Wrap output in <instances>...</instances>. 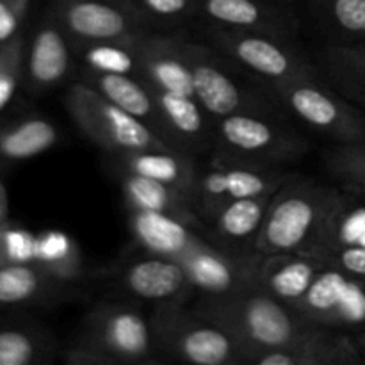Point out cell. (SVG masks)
<instances>
[{"label":"cell","mask_w":365,"mask_h":365,"mask_svg":"<svg viewBox=\"0 0 365 365\" xmlns=\"http://www.w3.org/2000/svg\"><path fill=\"white\" fill-rule=\"evenodd\" d=\"M310 323L335 330H365V282L334 266H324L296 307Z\"/></svg>","instance_id":"cell-11"},{"label":"cell","mask_w":365,"mask_h":365,"mask_svg":"<svg viewBox=\"0 0 365 365\" xmlns=\"http://www.w3.org/2000/svg\"><path fill=\"white\" fill-rule=\"evenodd\" d=\"M353 339H355V344H356V349H359L360 360H362V364L365 365V330L353 334Z\"/></svg>","instance_id":"cell-41"},{"label":"cell","mask_w":365,"mask_h":365,"mask_svg":"<svg viewBox=\"0 0 365 365\" xmlns=\"http://www.w3.org/2000/svg\"><path fill=\"white\" fill-rule=\"evenodd\" d=\"M135 43H75L73 50H77L78 56L82 57L88 71H95V73L134 75L139 73V56Z\"/></svg>","instance_id":"cell-32"},{"label":"cell","mask_w":365,"mask_h":365,"mask_svg":"<svg viewBox=\"0 0 365 365\" xmlns=\"http://www.w3.org/2000/svg\"><path fill=\"white\" fill-rule=\"evenodd\" d=\"M128 6L146 25L150 21L178 24L196 16L198 0H128Z\"/></svg>","instance_id":"cell-36"},{"label":"cell","mask_w":365,"mask_h":365,"mask_svg":"<svg viewBox=\"0 0 365 365\" xmlns=\"http://www.w3.org/2000/svg\"><path fill=\"white\" fill-rule=\"evenodd\" d=\"M64 284L34 264L0 267V310L25 309L57 298Z\"/></svg>","instance_id":"cell-25"},{"label":"cell","mask_w":365,"mask_h":365,"mask_svg":"<svg viewBox=\"0 0 365 365\" xmlns=\"http://www.w3.org/2000/svg\"><path fill=\"white\" fill-rule=\"evenodd\" d=\"M82 81L98 93H102L114 106L121 107L132 116L148 123L164 138L155 95H153V89L143 78H135L134 75L95 73V71L86 70Z\"/></svg>","instance_id":"cell-23"},{"label":"cell","mask_w":365,"mask_h":365,"mask_svg":"<svg viewBox=\"0 0 365 365\" xmlns=\"http://www.w3.org/2000/svg\"><path fill=\"white\" fill-rule=\"evenodd\" d=\"M152 327L157 353L168 360L192 365L248 364L241 346L223 327L185 310L180 303L157 305Z\"/></svg>","instance_id":"cell-4"},{"label":"cell","mask_w":365,"mask_h":365,"mask_svg":"<svg viewBox=\"0 0 365 365\" xmlns=\"http://www.w3.org/2000/svg\"><path fill=\"white\" fill-rule=\"evenodd\" d=\"M34 266L61 284L75 282L82 274V255L71 235L61 230L36 234Z\"/></svg>","instance_id":"cell-30"},{"label":"cell","mask_w":365,"mask_h":365,"mask_svg":"<svg viewBox=\"0 0 365 365\" xmlns=\"http://www.w3.org/2000/svg\"><path fill=\"white\" fill-rule=\"evenodd\" d=\"M52 16L71 43L123 41L145 38L146 24L128 4L118 0H57Z\"/></svg>","instance_id":"cell-10"},{"label":"cell","mask_w":365,"mask_h":365,"mask_svg":"<svg viewBox=\"0 0 365 365\" xmlns=\"http://www.w3.org/2000/svg\"><path fill=\"white\" fill-rule=\"evenodd\" d=\"M73 43L53 16L43 21L25 52L24 81L29 91L43 93L56 88L71 70Z\"/></svg>","instance_id":"cell-15"},{"label":"cell","mask_w":365,"mask_h":365,"mask_svg":"<svg viewBox=\"0 0 365 365\" xmlns=\"http://www.w3.org/2000/svg\"><path fill=\"white\" fill-rule=\"evenodd\" d=\"M130 232L139 248L148 255L178 260L191 250L202 235L192 230V225L177 216L150 210H130Z\"/></svg>","instance_id":"cell-20"},{"label":"cell","mask_w":365,"mask_h":365,"mask_svg":"<svg viewBox=\"0 0 365 365\" xmlns=\"http://www.w3.org/2000/svg\"><path fill=\"white\" fill-rule=\"evenodd\" d=\"M59 141V128L45 116H27L0 127V164L21 163L48 152Z\"/></svg>","instance_id":"cell-27"},{"label":"cell","mask_w":365,"mask_h":365,"mask_svg":"<svg viewBox=\"0 0 365 365\" xmlns=\"http://www.w3.org/2000/svg\"><path fill=\"white\" fill-rule=\"evenodd\" d=\"M139 75L150 88L175 95L195 96V84L187 59L182 52V39L148 36L135 43Z\"/></svg>","instance_id":"cell-17"},{"label":"cell","mask_w":365,"mask_h":365,"mask_svg":"<svg viewBox=\"0 0 365 365\" xmlns=\"http://www.w3.org/2000/svg\"><path fill=\"white\" fill-rule=\"evenodd\" d=\"M182 52L191 68L195 98L214 120L217 121L235 113L271 114L266 100L239 86L221 66L212 50L196 43L182 41Z\"/></svg>","instance_id":"cell-12"},{"label":"cell","mask_w":365,"mask_h":365,"mask_svg":"<svg viewBox=\"0 0 365 365\" xmlns=\"http://www.w3.org/2000/svg\"><path fill=\"white\" fill-rule=\"evenodd\" d=\"M292 178V175L274 168L239 164L214 155L210 166L196 180V210L212 220L225 203L237 198L271 196Z\"/></svg>","instance_id":"cell-9"},{"label":"cell","mask_w":365,"mask_h":365,"mask_svg":"<svg viewBox=\"0 0 365 365\" xmlns=\"http://www.w3.org/2000/svg\"><path fill=\"white\" fill-rule=\"evenodd\" d=\"M64 106L82 134L114 157L152 148H175L155 128L114 106L84 81L70 86Z\"/></svg>","instance_id":"cell-5"},{"label":"cell","mask_w":365,"mask_h":365,"mask_svg":"<svg viewBox=\"0 0 365 365\" xmlns=\"http://www.w3.org/2000/svg\"><path fill=\"white\" fill-rule=\"evenodd\" d=\"M324 66L339 93L365 110V52L353 43L324 48Z\"/></svg>","instance_id":"cell-31"},{"label":"cell","mask_w":365,"mask_h":365,"mask_svg":"<svg viewBox=\"0 0 365 365\" xmlns=\"http://www.w3.org/2000/svg\"><path fill=\"white\" fill-rule=\"evenodd\" d=\"M349 246H365V195L341 191L319 235L305 255L319 259L324 253Z\"/></svg>","instance_id":"cell-21"},{"label":"cell","mask_w":365,"mask_h":365,"mask_svg":"<svg viewBox=\"0 0 365 365\" xmlns=\"http://www.w3.org/2000/svg\"><path fill=\"white\" fill-rule=\"evenodd\" d=\"M120 284L130 296L155 305H184L195 291L177 260L148 253L121 271Z\"/></svg>","instance_id":"cell-14"},{"label":"cell","mask_w":365,"mask_h":365,"mask_svg":"<svg viewBox=\"0 0 365 365\" xmlns=\"http://www.w3.org/2000/svg\"><path fill=\"white\" fill-rule=\"evenodd\" d=\"M118 2H125V4H128V0H118Z\"/></svg>","instance_id":"cell-43"},{"label":"cell","mask_w":365,"mask_h":365,"mask_svg":"<svg viewBox=\"0 0 365 365\" xmlns=\"http://www.w3.org/2000/svg\"><path fill=\"white\" fill-rule=\"evenodd\" d=\"M212 38L220 52L252 70L271 88L316 75V70L280 36L216 27Z\"/></svg>","instance_id":"cell-8"},{"label":"cell","mask_w":365,"mask_h":365,"mask_svg":"<svg viewBox=\"0 0 365 365\" xmlns=\"http://www.w3.org/2000/svg\"><path fill=\"white\" fill-rule=\"evenodd\" d=\"M118 168L189 192L195 198L198 173L192 160L177 148H152L116 157Z\"/></svg>","instance_id":"cell-24"},{"label":"cell","mask_w":365,"mask_h":365,"mask_svg":"<svg viewBox=\"0 0 365 365\" xmlns=\"http://www.w3.org/2000/svg\"><path fill=\"white\" fill-rule=\"evenodd\" d=\"M314 4L348 43L365 41V0H314Z\"/></svg>","instance_id":"cell-34"},{"label":"cell","mask_w":365,"mask_h":365,"mask_svg":"<svg viewBox=\"0 0 365 365\" xmlns=\"http://www.w3.org/2000/svg\"><path fill=\"white\" fill-rule=\"evenodd\" d=\"M324 164L344 191L365 195V141L334 145L324 153Z\"/></svg>","instance_id":"cell-33"},{"label":"cell","mask_w":365,"mask_h":365,"mask_svg":"<svg viewBox=\"0 0 365 365\" xmlns=\"http://www.w3.org/2000/svg\"><path fill=\"white\" fill-rule=\"evenodd\" d=\"M36 253V232L7 221L0 227V267L9 264H32Z\"/></svg>","instance_id":"cell-37"},{"label":"cell","mask_w":365,"mask_h":365,"mask_svg":"<svg viewBox=\"0 0 365 365\" xmlns=\"http://www.w3.org/2000/svg\"><path fill=\"white\" fill-rule=\"evenodd\" d=\"M9 221V196H7V187L0 178V227Z\"/></svg>","instance_id":"cell-40"},{"label":"cell","mask_w":365,"mask_h":365,"mask_svg":"<svg viewBox=\"0 0 365 365\" xmlns=\"http://www.w3.org/2000/svg\"><path fill=\"white\" fill-rule=\"evenodd\" d=\"M259 257L230 255L207 239H200L177 260L192 289L202 296H225L257 284Z\"/></svg>","instance_id":"cell-13"},{"label":"cell","mask_w":365,"mask_h":365,"mask_svg":"<svg viewBox=\"0 0 365 365\" xmlns=\"http://www.w3.org/2000/svg\"><path fill=\"white\" fill-rule=\"evenodd\" d=\"M153 95L159 109L163 134L168 132L170 139L180 141L184 146H203L210 141L207 125L209 114L195 96L175 95L157 89H153Z\"/></svg>","instance_id":"cell-26"},{"label":"cell","mask_w":365,"mask_h":365,"mask_svg":"<svg viewBox=\"0 0 365 365\" xmlns=\"http://www.w3.org/2000/svg\"><path fill=\"white\" fill-rule=\"evenodd\" d=\"M52 355L48 331L31 321L0 316V365H39Z\"/></svg>","instance_id":"cell-28"},{"label":"cell","mask_w":365,"mask_h":365,"mask_svg":"<svg viewBox=\"0 0 365 365\" xmlns=\"http://www.w3.org/2000/svg\"><path fill=\"white\" fill-rule=\"evenodd\" d=\"M216 155L239 164L273 168L309 152L310 145L273 114L235 113L216 121Z\"/></svg>","instance_id":"cell-6"},{"label":"cell","mask_w":365,"mask_h":365,"mask_svg":"<svg viewBox=\"0 0 365 365\" xmlns=\"http://www.w3.org/2000/svg\"><path fill=\"white\" fill-rule=\"evenodd\" d=\"M353 45H356L360 50H362V52H365V41H362V43H353Z\"/></svg>","instance_id":"cell-42"},{"label":"cell","mask_w":365,"mask_h":365,"mask_svg":"<svg viewBox=\"0 0 365 365\" xmlns=\"http://www.w3.org/2000/svg\"><path fill=\"white\" fill-rule=\"evenodd\" d=\"M328 266L344 271L349 277L365 282V246H349V248L335 250L319 257Z\"/></svg>","instance_id":"cell-39"},{"label":"cell","mask_w":365,"mask_h":365,"mask_svg":"<svg viewBox=\"0 0 365 365\" xmlns=\"http://www.w3.org/2000/svg\"><path fill=\"white\" fill-rule=\"evenodd\" d=\"M192 310L223 327L248 364L264 353L291 348L317 327L257 284L225 296H202Z\"/></svg>","instance_id":"cell-1"},{"label":"cell","mask_w":365,"mask_h":365,"mask_svg":"<svg viewBox=\"0 0 365 365\" xmlns=\"http://www.w3.org/2000/svg\"><path fill=\"white\" fill-rule=\"evenodd\" d=\"M25 43L21 36L0 45V113L13 100L18 86L24 81Z\"/></svg>","instance_id":"cell-35"},{"label":"cell","mask_w":365,"mask_h":365,"mask_svg":"<svg viewBox=\"0 0 365 365\" xmlns=\"http://www.w3.org/2000/svg\"><path fill=\"white\" fill-rule=\"evenodd\" d=\"M157 355L152 319L121 303H106L88 314L81 335L68 349L75 365H127L152 362Z\"/></svg>","instance_id":"cell-2"},{"label":"cell","mask_w":365,"mask_h":365,"mask_svg":"<svg viewBox=\"0 0 365 365\" xmlns=\"http://www.w3.org/2000/svg\"><path fill=\"white\" fill-rule=\"evenodd\" d=\"M257 365H362L353 334L317 324L307 337L285 349L264 353Z\"/></svg>","instance_id":"cell-18"},{"label":"cell","mask_w":365,"mask_h":365,"mask_svg":"<svg viewBox=\"0 0 365 365\" xmlns=\"http://www.w3.org/2000/svg\"><path fill=\"white\" fill-rule=\"evenodd\" d=\"M120 185L130 210H150L177 216L195 225V198L164 182L120 170Z\"/></svg>","instance_id":"cell-22"},{"label":"cell","mask_w":365,"mask_h":365,"mask_svg":"<svg viewBox=\"0 0 365 365\" xmlns=\"http://www.w3.org/2000/svg\"><path fill=\"white\" fill-rule=\"evenodd\" d=\"M196 16L230 31L264 32L287 39L294 21L273 0H198Z\"/></svg>","instance_id":"cell-16"},{"label":"cell","mask_w":365,"mask_h":365,"mask_svg":"<svg viewBox=\"0 0 365 365\" xmlns=\"http://www.w3.org/2000/svg\"><path fill=\"white\" fill-rule=\"evenodd\" d=\"M339 195V189L316 182L289 180L271 198L255 252L309 253Z\"/></svg>","instance_id":"cell-3"},{"label":"cell","mask_w":365,"mask_h":365,"mask_svg":"<svg viewBox=\"0 0 365 365\" xmlns=\"http://www.w3.org/2000/svg\"><path fill=\"white\" fill-rule=\"evenodd\" d=\"M32 0H0V45L16 39Z\"/></svg>","instance_id":"cell-38"},{"label":"cell","mask_w":365,"mask_h":365,"mask_svg":"<svg viewBox=\"0 0 365 365\" xmlns=\"http://www.w3.org/2000/svg\"><path fill=\"white\" fill-rule=\"evenodd\" d=\"M271 196H257V198H237L225 203L214 221V232L221 241L228 245L239 242H252L255 248V241L260 234L267 209H269Z\"/></svg>","instance_id":"cell-29"},{"label":"cell","mask_w":365,"mask_h":365,"mask_svg":"<svg viewBox=\"0 0 365 365\" xmlns=\"http://www.w3.org/2000/svg\"><path fill=\"white\" fill-rule=\"evenodd\" d=\"M273 93L291 114L335 145L365 141V113L342 93L314 77L273 86Z\"/></svg>","instance_id":"cell-7"},{"label":"cell","mask_w":365,"mask_h":365,"mask_svg":"<svg viewBox=\"0 0 365 365\" xmlns=\"http://www.w3.org/2000/svg\"><path fill=\"white\" fill-rule=\"evenodd\" d=\"M327 264L305 253L260 255L255 282L260 289L296 309Z\"/></svg>","instance_id":"cell-19"}]
</instances>
